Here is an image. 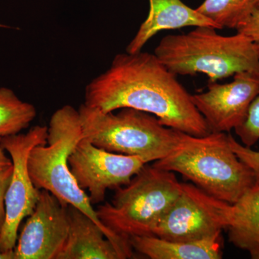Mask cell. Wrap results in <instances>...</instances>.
Segmentation results:
<instances>
[{"instance_id": "1", "label": "cell", "mask_w": 259, "mask_h": 259, "mask_svg": "<svg viewBox=\"0 0 259 259\" xmlns=\"http://www.w3.org/2000/svg\"><path fill=\"white\" fill-rule=\"evenodd\" d=\"M83 104L105 112L136 109L191 136L210 133L192 95L154 54L148 52L116 55L110 67L88 83Z\"/></svg>"}, {"instance_id": "2", "label": "cell", "mask_w": 259, "mask_h": 259, "mask_svg": "<svg viewBox=\"0 0 259 259\" xmlns=\"http://www.w3.org/2000/svg\"><path fill=\"white\" fill-rule=\"evenodd\" d=\"M153 166L180 173L206 193L231 204L258 181L233 151L226 133L204 136L182 133L179 146Z\"/></svg>"}, {"instance_id": "3", "label": "cell", "mask_w": 259, "mask_h": 259, "mask_svg": "<svg viewBox=\"0 0 259 259\" xmlns=\"http://www.w3.org/2000/svg\"><path fill=\"white\" fill-rule=\"evenodd\" d=\"M82 128L79 112L65 105L51 117L47 144L35 146L29 154L28 168L34 185L49 191L64 204H71L91 218L105 236L125 255L131 252L129 240L115 234L104 226L93 208L90 197L80 188L70 169V153L79 140Z\"/></svg>"}, {"instance_id": "4", "label": "cell", "mask_w": 259, "mask_h": 259, "mask_svg": "<svg viewBox=\"0 0 259 259\" xmlns=\"http://www.w3.org/2000/svg\"><path fill=\"white\" fill-rule=\"evenodd\" d=\"M209 26L168 35L161 39L154 55L176 75H207L209 81L226 79L237 73L259 71L255 42L248 37L220 35Z\"/></svg>"}, {"instance_id": "5", "label": "cell", "mask_w": 259, "mask_h": 259, "mask_svg": "<svg viewBox=\"0 0 259 259\" xmlns=\"http://www.w3.org/2000/svg\"><path fill=\"white\" fill-rule=\"evenodd\" d=\"M117 114L80 105L83 137L109 152L138 156L146 163L166 157L180 144L182 133L162 125L156 116L133 108Z\"/></svg>"}, {"instance_id": "6", "label": "cell", "mask_w": 259, "mask_h": 259, "mask_svg": "<svg viewBox=\"0 0 259 259\" xmlns=\"http://www.w3.org/2000/svg\"><path fill=\"white\" fill-rule=\"evenodd\" d=\"M182 191L173 171L146 163L125 187L116 189L111 203L97 207V216L107 229L127 239L153 236Z\"/></svg>"}, {"instance_id": "7", "label": "cell", "mask_w": 259, "mask_h": 259, "mask_svg": "<svg viewBox=\"0 0 259 259\" xmlns=\"http://www.w3.org/2000/svg\"><path fill=\"white\" fill-rule=\"evenodd\" d=\"M232 204L209 195L192 184L182 191L153 231L171 241H202L221 236L231 222Z\"/></svg>"}, {"instance_id": "8", "label": "cell", "mask_w": 259, "mask_h": 259, "mask_svg": "<svg viewBox=\"0 0 259 259\" xmlns=\"http://www.w3.org/2000/svg\"><path fill=\"white\" fill-rule=\"evenodd\" d=\"M49 127L36 125L23 134L2 138V147L8 151L13 170L5 195V220L0 232V251L14 250L20 223L33 212L40 197L29 175L28 159L30 151L38 145L47 144Z\"/></svg>"}, {"instance_id": "9", "label": "cell", "mask_w": 259, "mask_h": 259, "mask_svg": "<svg viewBox=\"0 0 259 259\" xmlns=\"http://www.w3.org/2000/svg\"><path fill=\"white\" fill-rule=\"evenodd\" d=\"M138 156L109 152L82 137L69 157L71 174L80 188L88 190L92 204L103 202L109 189L127 185L146 164Z\"/></svg>"}, {"instance_id": "10", "label": "cell", "mask_w": 259, "mask_h": 259, "mask_svg": "<svg viewBox=\"0 0 259 259\" xmlns=\"http://www.w3.org/2000/svg\"><path fill=\"white\" fill-rule=\"evenodd\" d=\"M258 95L259 71H245L233 75L231 83L209 81L207 91L192 95V100L210 133H226L243 123Z\"/></svg>"}, {"instance_id": "11", "label": "cell", "mask_w": 259, "mask_h": 259, "mask_svg": "<svg viewBox=\"0 0 259 259\" xmlns=\"http://www.w3.org/2000/svg\"><path fill=\"white\" fill-rule=\"evenodd\" d=\"M67 205L49 191L40 190L15 245V259H57L69 234Z\"/></svg>"}, {"instance_id": "12", "label": "cell", "mask_w": 259, "mask_h": 259, "mask_svg": "<svg viewBox=\"0 0 259 259\" xmlns=\"http://www.w3.org/2000/svg\"><path fill=\"white\" fill-rule=\"evenodd\" d=\"M149 12L134 38L130 42L126 52H139L146 42L158 32L185 27L209 26L219 30L214 22L182 0H148Z\"/></svg>"}, {"instance_id": "13", "label": "cell", "mask_w": 259, "mask_h": 259, "mask_svg": "<svg viewBox=\"0 0 259 259\" xmlns=\"http://www.w3.org/2000/svg\"><path fill=\"white\" fill-rule=\"evenodd\" d=\"M69 234L57 259H123L98 225L82 211L67 205Z\"/></svg>"}, {"instance_id": "14", "label": "cell", "mask_w": 259, "mask_h": 259, "mask_svg": "<svg viewBox=\"0 0 259 259\" xmlns=\"http://www.w3.org/2000/svg\"><path fill=\"white\" fill-rule=\"evenodd\" d=\"M134 249L151 259H219L223 256L221 236L191 242L162 239L156 236L129 238Z\"/></svg>"}, {"instance_id": "15", "label": "cell", "mask_w": 259, "mask_h": 259, "mask_svg": "<svg viewBox=\"0 0 259 259\" xmlns=\"http://www.w3.org/2000/svg\"><path fill=\"white\" fill-rule=\"evenodd\" d=\"M228 238L237 248L259 259V180L232 204Z\"/></svg>"}, {"instance_id": "16", "label": "cell", "mask_w": 259, "mask_h": 259, "mask_svg": "<svg viewBox=\"0 0 259 259\" xmlns=\"http://www.w3.org/2000/svg\"><path fill=\"white\" fill-rule=\"evenodd\" d=\"M258 8L259 0H204L196 10L220 29H236Z\"/></svg>"}, {"instance_id": "17", "label": "cell", "mask_w": 259, "mask_h": 259, "mask_svg": "<svg viewBox=\"0 0 259 259\" xmlns=\"http://www.w3.org/2000/svg\"><path fill=\"white\" fill-rule=\"evenodd\" d=\"M35 116L34 105L22 101L11 89L0 88V138L18 134Z\"/></svg>"}, {"instance_id": "18", "label": "cell", "mask_w": 259, "mask_h": 259, "mask_svg": "<svg viewBox=\"0 0 259 259\" xmlns=\"http://www.w3.org/2000/svg\"><path fill=\"white\" fill-rule=\"evenodd\" d=\"M235 132L246 147L251 148L259 140V95L250 105L243 123L236 127Z\"/></svg>"}, {"instance_id": "19", "label": "cell", "mask_w": 259, "mask_h": 259, "mask_svg": "<svg viewBox=\"0 0 259 259\" xmlns=\"http://www.w3.org/2000/svg\"><path fill=\"white\" fill-rule=\"evenodd\" d=\"M230 146L237 156L253 171L257 180H259V151L242 146L229 134Z\"/></svg>"}, {"instance_id": "20", "label": "cell", "mask_w": 259, "mask_h": 259, "mask_svg": "<svg viewBox=\"0 0 259 259\" xmlns=\"http://www.w3.org/2000/svg\"><path fill=\"white\" fill-rule=\"evenodd\" d=\"M238 33L248 37L252 41L259 42V8L236 28Z\"/></svg>"}, {"instance_id": "21", "label": "cell", "mask_w": 259, "mask_h": 259, "mask_svg": "<svg viewBox=\"0 0 259 259\" xmlns=\"http://www.w3.org/2000/svg\"><path fill=\"white\" fill-rule=\"evenodd\" d=\"M13 170V165L0 168V232L5 223V195L9 187Z\"/></svg>"}, {"instance_id": "22", "label": "cell", "mask_w": 259, "mask_h": 259, "mask_svg": "<svg viewBox=\"0 0 259 259\" xmlns=\"http://www.w3.org/2000/svg\"><path fill=\"white\" fill-rule=\"evenodd\" d=\"M1 141L2 138H0V168L13 165L12 159H10L5 155V150L2 147Z\"/></svg>"}, {"instance_id": "23", "label": "cell", "mask_w": 259, "mask_h": 259, "mask_svg": "<svg viewBox=\"0 0 259 259\" xmlns=\"http://www.w3.org/2000/svg\"><path fill=\"white\" fill-rule=\"evenodd\" d=\"M0 259H15L14 250L8 252L0 251Z\"/></svg>"}, {"instance_id": "24", "label": "cell", "mask_w": 259, "mask_h": 259, "mask_svg": "<svg viewBox=\"0 0 259 259\" xmlns=\"http://www.w3.org/2000/svg\"><path fill=\"white\" fill-rule=\"evenodd\" d=\"M255 49H256L257 55H258L259 61V42H255Z\"/></svg>"}]
</instances>
